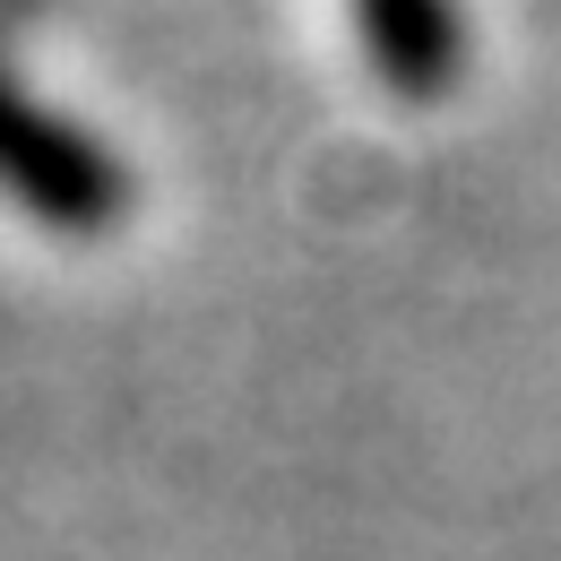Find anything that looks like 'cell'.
I'll return each instance as SVG.
<instances>
[{"instance_id": "1", "label": "cell", "mask_w": 561, "mask_h": 561, "mask_svg": "<svg viewBox=\"0 0 561 561\" xmlns=\"http://www.w3.org/2000/svg\"><path fill=\"white\" fill-rule=\"evenodd\" d=\"M0 199L53 233H113L139 199V182L87 122L53 113L35 87L0 70Z\"/></svg>"}, {"instance_id": "2", "label": "cell", "mask_w": 561, "mask_h": 561, "mask_svg": "<svg viewBox=\"0 0 561 561\" xmlns=\"http://www.w3.org/2000/svg\"><path fill=\"white\" fill-rule=\"evenodd\" d=\"M354 26H363V61L380 70V87L398 95H449L467 70V18L458 0H354Z\"/></svg>"}]
</instances>
